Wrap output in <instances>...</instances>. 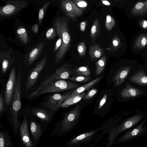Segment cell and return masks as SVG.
Returning <instances> with one entry per match:
<instances>
[{
	"label": "cell",
	"instance_id": "obj_1",
	"mask_svg": "<svg viewBox=\"0 0 147 147\" xmlns=\"http://www.w3.org/2000/svg\"><path fill=\"white\" fill-rule=\"evenodd\" d=\"M80 85L79 84L67 81L55 80L53 73L48 76L29 95L28 98L29 99L34 98L47 93L75 89Z\"/></svg>",
	"mask_w": 147,
	"mask_h": 147
},
{
	"label": "cell",
	"instance_id": "obj_2",
	"mask_svg": "<svg viewBox=\"0 0 147 147\" xmlns=\"http://www.w3.org/2000/svg\"><path fill=\"white\" fill-rule=\"evenodd\" d=\"M59 36L62 39V44L56 53L55 61L58 63L64 57L68 50L71 44V37L69 29V23L64 18H56L53 26Z\"/></svg>",
	"mask_w": 147,
	"mask_h": 147
},
{
	"label": "cell",
	"instance_id": "obj_3",
	"mask_svg": "<svg viewBox=\"0 0 147 147\" xmlns=\"http://www.w3.org/2000/svg\"><path fill=\"white\" fill-rule=\"evenodd\" d=\"M22 74L20 69L18 72L16 84L13 100L11 102V119L15 128L17 130L19 126L18 114L21 106V94Z\"/></svg>",
	"mask_w": 147,
	"mask_h": 147
},
{
	"label": "cell",
	"instance_id": "obj_4",
	"mask_svg": "<svg viewBox=\"0 0 147 147\" xmlns=\"http://www.w3.org/2000/svg\"><path fill=\"white\" fill-rule=\"evenodd\" d=\"M5 4L0 7V15L1 16H12L26 7L28 2L23 0H8Z\"/></svg>",
	"mask_w": 147,
	"mask_h": 147
},
{
	"label": "cell",
	"instance_id": "obj_5",
	"mask_svg": "<svg viewBox=\"0 0 147 147\" xmlns=\"http://www.w3.org/2000/svg\"><path fill=\"white\" fill-rule=\"evenodd\" d=\"M17 78L15 68L13 66L10 72L3 95L4 104L8 106L11 105L13 100Z\"/></svg>",
	"mask_w": 147,
	"mask_h": 147
},
{
	"label": "cell",
	"instance_id": "obj_6",
	"mask_svg": "<svg viewBox=\"0 0 147 147\" xmlns=\"http://www.w3.org/2000/svg\"><path fill=\"white\" fill-rule=\"evenodd\" d=\"M47 56L46 55L40 61L36 64L30 71L27 77L25 88L28 91L36 82L39 76L46 63Z\"/></svg>",
	"mask_w": 147,
	"mask_h": 147
},
{
	"label": "cell",
	"instance_id": "obj_7",
	"mask_svg": "<svg viewBox=\"0 0 147 147\" xmlns=\"http://www.w3.org/2000/svg\"><path fill=\"white\" fill-rule=\"evenodd\" d=\"M70 95L69 92L63 94H53L44 102L43 105L50 111L55 112L60 108L63 102Z\"/></svg>",
	"mask_w": 147,
	"mask_h": 147
},
{
	"label": "cell",
	"instance_id": "obj_8",
	"mask_svg": "<svg viewBox=\"0 0 147 147\" xmlns=\"http://www.w3.org/2000/svg\"><path fill=\"white\" fill-rule=\"evenodd\" d=\"M60 5L63 11L70 18L74 19L83 13L71 0H60Z\"/></svg>",
	"mask_w": 147,
	"mask_h": 147
},
{
	"label": "cell",
	"instance_id": "obj_9",
	"mask_svg": "<svg viewBox=\"0 0 147 147\" xmlns=\"http://www.w3.org/2000/svg\"><path fill=\"white\" fill-rule=\"evenodd\" d=\"M81 106L78 105L67 113L61 123L63 130H67L77 119L80 112Z\"/></svg>",
	"mask_w": 147,
	"mask_h": 147
},
{
	"label": "cell",
	"instance_id": "obj_10",
	"mask_svg": "<svg viewBox=\"0 0 147 147\" xmlns=\"http://www.w3.org/2000/svg\"><path fill=\"white\" fill-rule=\"evenodd\" d=\"M46 42H40L35 45L26 55L24 63H27L28 65H31L41 55L44 51Z\"/></svg>",
	"mask_w": 147,
	"mask_h": 147
},
{
	"label": "cell",
	"instance_id": "obj_11",
	"mask_svg": "<svg viewBox=\"0 0 147 147\" xmlns=\"http://www.w3.org/2000/svg\"><path fill=\"white\" fill-rule=\"evenodd\" d=\"M21 141L25 147H33V144L29 136L26 115L24 114L20 127Z\"/></svg>",
	"mask_w": 147,
	"mask_h": 147
},
{
	"label": "cell",
	"instance_id": "obj_12",
	"mask_svg": "<svg viewBox=\"0 0 147 147\" xmlns=\"http://www.w3.org/2000/svg\"><path fill=\"white\" fill-rule=\"evenodd\" d=\"M144 116L143 115L136 114L125 120L119 127L115 129L113 131V135L115 137L122 131L134 126L140 121Z\"/></svg>",
	"mask_w": 147,
	"mask_h": 147
},
{
	"label": "cell",
	"instance_id": "obj_13",
	"mask_svg": "<svg viewBox=\"0 0 147 147\" xmlns=\"http://www.w3.org/2000/svg\"><path fill=\"white\" fill-rule=\"evenodd\" d=\"M10 51H1L0 52V61L1 64V71L2 73L5 74L12 65L14 57L10 56Z\"/></svg>",
	"mask_w": 147,
	"mask_h": 147
},
{
	"label": "cell",
	"instance_id": "obj_14",
	"mask_svg": "<svg viewBox=\"0 0 147 147\" xmlns=\"http://www.w3.org/2000/svg\"><path fill=\"white\" fill-rule=\"evenodd\" d=\"M143 91L138 88L133 87L129 82L121 91V95L123 98H129L136 97L143 94Z\"/></svg>",
	"mask_w": 147,
	"mask_h": 147
},
{
	"label": "cell",
	"instance_id": "obj_15",
	"mask_svg": "<svg viewBox=\"0 0 147 147\" xmlns=\"http://www.w3.org/2000/svg\"><path fill=\"white\" fill-rule=\"evenodd\" d=\"M131 68L129 66H126L121 68L117 70L113 78V80L115 82V85L119 86L122 84L129 73Z\"/></svg>",
	"mask_w": 147,
	"mask_h": 147
},
{
	"label": "cell",
	"instance_id": "obj_16",
	"mask_svg": "<svg viewBox=\"0 0 147 147\" xmlns=\"http://www.w3.org/2000/svg\"><path fill=\"white\" fill-rule=\"evenodd\" d=\"M30 112L33 115L45 122L49 121L53 114V112L50 110L38 108H32Z\"/></svg>",
	"mask_w": 147,
	"mask_h": 147
},
{
	"label": "cell",
	"instance_id": "obj_17",
	"mask_svg": "<svg viewBox=\"0 0 147 147\" xmlns=\"http://www.w3.org/2000/svg\"><path fill=\"white\" fill-rule=\"evenodd\" d=\"M70 68V65L65 64L63 66L56 69L54 73L55 79H68L71 74Z\"/></svg>",
	"mask_w": 147,
	"mask_h": 147
},
{
	"label": "cell",
	"instance_id": "obj_18",
	"mask_svg": "<svg viewBox=\"0 0 147 147\" xmlns=\"http://www.w3.org/2000/svg\"><path fill=\"white\" fill-rule=\"evenodd\" d=\"M129 80L140 85L147 86V75L143 70H140L130 77Z\"/></svg>",
	"mask_w": 147,
	"mask_h": 147
},
{
	"label": "cell",
	"instance_id": "obj_19",
	"mask_svg": "<svg viewBox=\"0 0 147 147\" xmlns=\"http://www.w3.org/2000/svg\"><path fill=\"white\" fill-rule=\"evenodd\" d=\"M85 92L69 96L62 102L60 108H66L79 102L86 95Z\"/></svg>",
	"mask_w": 147,
	"mask_h": 147
},
{
	"label": "cell",
	"instance_id": "obj_20",
	"mask_svg": "<svg viewBox=\"0 0 147 147\" xmlns=\"http://www.w3.org/2000/svg\"><path fill=\"white\" fill-rule=\"evenodd\" d=\"M30 130L33 140L36 142L41 136V129L40 124L32 119L30 121Z\"/></svg>",
	"mask_w": 147,
	"mask_h": 147
},
{
	"label": "cell",
	"instance_id": "obj_21",
	"mask_svg": "<svg viewBox=\"0 0 147 147\" xmlns=\"http://www.w3.org/2000/svg\"><path fill=\"white\" fill-rule=\"evenodd\" d=\"M102 77L100 76L88 83L72 91L69 92V96L73 95L78 94H80L84 91L89 89L94 86L98 82L102 79Z\"/></svg>",
	"mask_w": 147,
	"mask_h": 147
},
{
	"label": "cell",
	"instance_id": "obj_22",
	"mask_svg": "<svg viewBox=\"0 0 147 147\" xmlns=\"http://www.w3.org/2000/svg\"><path fill=\"white\" fill-rule=\"evenodd\" d=\"M89 53L90 57L93 59H96L101 57L104 54L102 48L98 44L90 46L89 48Z\"/></svg>",
	"mask_w": 147,
	"mask_h": 147
},
{
	"label": "cell",
	"instance_id": "obj_23",
	"mask_svg": "<svg viewBox=\"0 0 147 147\" xmlns=\"http://www.w3.org/2000/svg\"><path fill=\"white\" fill-rule=\"evenodd\" d=\"M100 27L99 20L96 19L94 21L91 29L90 35L91 39L93 41L95 40L100 36Z\"/></svg>",
	"mask_w": 147,
	"mask_h": 147
},
{
	"label": "cell",
	"instance_id": "obj_24",
	"mask_svg": "<svg viewBox=\"0 0 147 147\" xmlns=\"http://www.w3.org/2000/svg\"><path fill=\"white\" fill-rule=\"evenodd\" d=\"M144 123V122L142 123L135 129L127 132L121 138L120 141H123L127 140L137 135L141 132L144 129L143 128V126Z\"/></svg>",
	"mask_w": 147,
	"mask_h": 147
},
{
	"label": "cell",
	"instance_id": "obj_25",
	"mask_svg": "<svg viewBox=\"0 0 147 147\" xmlns=\"http://www.w3.org/2000/svg\"><path fill=\"white\" fill-rule=\"evenodd\" d=\"M17 33L19 38L23 43L27 44L28 43V35L25 28L22 26H19L17 30Z\"/></svg>",
	"mask_w": 147,
	"mask_h": 147
},
{
	"label": "cell",
	"instance_id": "obj_26",
	"mask_svg": "<svg viewBox=\"0 0 147 147\" xmlns=\"http://www.w3.org/2000/svg\"><path fill=\"white\" fill-rule=\"evenodd\" d=\"M106 62V57L104 55L96 63L95 73L96 76L99 75L103 71L105 67Z\"/></svg>",
	"mask_w": 147,
	"mask_h": 147
},
{
	"label": "cell",
	"instance_id": "obj_27",
	"mask_svg": "<svg viewBox=\"0 0 147 147\" xmlns=\"http://www.w3.org/2000/svg\"><path fill=\"white\" fill-rule=\"evenodd\" d=\"M11 142L9 136L3 131L0 134V147H9Z\"/></svg>",
	"mask_w": 147,
	"mask_h": 147
},
{
	"label": "cell",
	"instance_id": "obj_28",
	"mask_svg": "<svg viewBox=\"0 0 147 147\" xmlns=\"http://www.w3.org/2000/svg\"><path fill=\"white\" fill-rule=\"evenodd\" d=\"M51 1L47 2L40 9L38 13V24H41L44 18L46 10L49 5Z\"/></svg>",
	"mask_w": 147,
	"mask_h": 147
},
{
	"label": "cell",
	"instance_id": "obj_29",
	"mask_svg": "<svg viewBox=\"0 0 147 147\" xmlns=\"http://www.w3.org/2000/svg\"><path fill=\"white\" fill-rule=\"evenodd\" d=\"M115 22L114 18L110 15L106 17L105 26L107 30L109 31L111 30L114 26Z\"/></svg>",
	"mask_w": 147,
	"mask_h": 147
},
{
	"label": "cell",
	"instance_id": "obj_30",
	"mask_svg": "<svg viewBox=\"0 0 147 147\" xmlns=\"http://www.w3.org/2000/svg\"><path fill=\"white\" fill-rule=\"evenodd\" d=\"M91 78L88 76L81 75L78 76L69 77L68 80L76 82H86L90 80Z\"/></svg>",
	"mask_w": 147,
	"mask_h": 147
},
{
	"label": "cell",
	"instance_id": "obj_31",
	"mask_svg": "<svg viewBox=\"0 0 147 147\" xmlns=\"http://www.w3.org/2000/svg\"><path fill=\"white\" fill-rule=\"evenodd\" d=\"M72 1L82 12L87 7V3L84 0H73Z\"/></svg>",
	"mask_w": 147,
	"mask_h": 147
},
{
	"label": "cell",
	"instance_id": "obj_32",
	"mask_svg": "<svg viewBox=\"0 0 147 147\" xmlns=\"http://www.w3.org/2000/svg\"><path fill=\"white\" fill-rule=\"evenodd\" d=\"M76 71L80 75L89 76L91 74L90 70L87 66L80 67L76 69Z\"/></svg>",
	"mask_w": 147,
	"mask_h": 147
},
{
	"label": "cell",
	"instance_id": "obj_33",
	"mask_svg": "<svg viewBox=\"0 0 147 147\" xmlns=\"http://www.w3.org/2000/svg\"><path fill=\"white\" fill-rule=\"evenodd\" d=\"M86 47L84 42H80L77 47V50L79 55L81 56H84L86 51Z\"/></svg>",
	"mask_w": 147,
	"mask_h": 147
},
{
	"label": "cell",
	"instance_id": "obj_34",
	"mask_svg": "<svg viewBox=\"0 0 147 147\" xmlns=\"http://www.w3.org/2000/svg\"><path fill=\"white\" fill-rule=\"evenodd\" d=\"M94 133L95 132L94 131H92L82 134L74 138L71 141V142L74 143L78 141L81 140L93 135Z\"/></svg>",
	"mask_w": 147,
	"mask_h": 147
},
{
	"label": "cell",
	"instance_id": "obj_35",
	"mask_svg": "<svg viewBox=\"0 0 147 147\" xmlns=\"http://www.w3.org/2000/svg\"><path fill=\"white\" fill-rule=\"evenodd\" d=\"M56 31L53 27L49 29L46 33V38L48 40L53 39L56 36Z\"/></svg>",
	"mask_w": 147,
	"mask_h": 147
},
{
	"label": "cell",
	"instance_id": "obj_36",
	"mask_svg": "<svg viewBox=\"0 0 147 147\" xmlns=\"http://www.w3.org/2000/svg\"><path fill=\"white\" fill-rule=\"evenodd\" d=\"M97 90L95 88L91 89L85 96L83 98L84 100H88L92 98L96 94Z\"/></svg>",
	"mask_w": 147,
	"mask_h": 147
},
{
	"label": "cell",
	"instance_id": "obj_37",
	"mask_svg": "<svg viewBox=\"0 0 147 147\" xmlns=\"http://www.w3.org/2000/svg\"><path fill=\"white\" fill-rule=\"evenodd\" d=\"M62 42V40L61 37L60 36H59L56 42L53 51V53H56L59 49L61 45Z\"/></svg>",
	"mask_w": 147,
	"mask_h": 147
},
{
	"label": "cell",
	"instance_id": "obj_38",
	"mask_svg": "<svg viewBox=\"0 0 147 147\" xmlns=\"http://www.w3.org/2000/svg\"><path fill=\"white\" fill-rule=\"evenodd\" d=\"M4 96L2 93L0 94V114H2L5 109L4 106Z\"/></svg>",
	"mask_w": 147,
	"mask_h": 147
},
{
	"label": "cell",
	"instance_id": "obj_39",
	"mask_svg": "<svg viewBox=\"0 0 147 147\" xmlns=\"http://www.w3.org/2000/svg\"><path fill=\"white\" fill-rule=\"evenodd\" d=\"M107 98V95L105 94L100 100L98 107V109H100L106 102Z\"/></svg>",
	"mask_w": 147,
	"mask_h": 147
},
{
	"label": "cell",
	"instance_id": "obj_40",
	"mask_svg": "<svg viewBox=\"0 0 147 147\" xmlns=\"http://www.w3.org/2000/svg\"><path fill=\"white\" fill-rule=\"evenodd\" d=\"M86 25V21H83L81 22L80 25V29L82 31H84Z\"/></svg>",
	"mask_w": 147,
	"mask_h": 147
},
{
	"label": "cell",
	"instance_id": "obj_41",
	"mask_svg": "<svg viewBox=\"0 0 147 147\" xmlns=\"http://www.w3.org/2000/svg\"><path fill=\"white\" fill-rule=\"evenodd\" d=\"M144 4L142 2H139L136 4L135 6V8L137 10H140L142 8Z\"/></svg>",
	"mask_w": 147,
	"mask_h": 147
},
{
	"label": "cell",
	"instance_id": "obj_42",
	"mask_svg": "<svg viewBox=\"0 0 147 147\" xmlns=\"http://www.w3.org/2000/svg\"><path fill=\"white\" fill-rule=\"evenodd\" d=\"M32 30L35 33H37L38 30V25L37 23L34 25L32 27Z\"/></svg>",
	"mask_w": 147,
	"mask_h": 147
},
{
	"label": "cell",
	"instance_id": "obj_43",
	"mask_svg": "<svg viewBox=\"0 0 147 147\" xmlns=\"http://www.w3.org/2000/svg\"><path fill=\"white\" fill-rule=\"evenodd\" d=\"M141 44L142 46H145L147 43V40L145 37H143L141 39Z\"/></svg>",
	"mask_w": 147,
	"mask_h": 147
},
{
	"label": "cell",
	"instance_id": "obj_44",
	"mask_svg": "<svg viewBox=\"0 0 147 147\" xmlns=\"http://www.w3.org/2000/svg\"><path fill=\"white\" fill-rule=\"evenodd\" d=\"M112 43L114 47L117 46L119 44L118 41L116 39H115L113 40Z\"/></svg>",
	"mask_w": 147,
	"mask_h": 147
},
{
	"label": "cell",
	"instance_id": "obj_45",
	"mask_svg": "<svg viewBox=\"0 0 147 147\" xmlns=\"http://www.w3.org/2000/svg\"><path fill=\"white\" fill-rule=\"evenodd\" d=\"M102 2V3L104 5H106L109 6L111 5V4L110 2L107 0H101Z\"/></svg>",
	"mask_w": 147,
	"mask_h": 147
},
{
	"label": "cell",
	"instance_id": "obj_46",
	"mask_svg": "<svg viewBox=\"0 0 147 147\" xmlns=\"http://www.w3.org/2000/svg\"><path fill=\"white\" fill-rule=\"evenodd\" d=\"M143 26L144 28H145L147 27V21H145L144 22V24L143 25Z\"/></svg>",
	"mask_w": 147,
	"mask_h": 147
}]
</instances>
